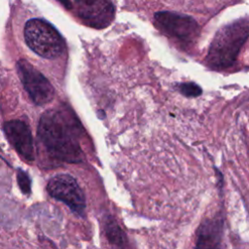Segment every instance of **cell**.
I'll return each instance as SVG.
<instances>
[{
  "label": "cell",
  "mask_w": 249,
  "mask_h": 249,
  "mask_svg": "<svg viewBox=\"0 0 249 249\" xmlns=\"http://www.w3.org/2000/svg\"><path fill=\"white\" fill-rule=\"evenodd\" d=\"M155 19L158 27L165 34L183 42H193L199 32L196 21L185 15L172 12H159L155 14Z\"/></svg>",
  "instance_id": "obj_6"
},
{
  "label": "cell",
  "mask_w": 249,
  "mask_h": 249,
  "mask_svg": "<svg viewBox=\"0 0 249 249\" xmlns=\"http://www.w3.org/2000/svg\"><path fill=\"white\" fill-rule=\"evenodd\" d=\"M7 139L17 152L28 161L34 160V146L31 131L28 125L19 120L9 121L4 124Z\"/></svg>",
  "instance_id": "obj_8"
},
{
  "label": "cell",
  "mask_w": 249,
  "mask_h": 249,
  "mask_svg": "<svg viewBox=\"0 0 249 249\" xmlns=\"http://www.w3.org/2000/svg\"><path fill=\"white\" fill-rule=\"evenodd\" d=\"M58 2H60L65 8H67V9H70V8H72V5H71V2L69 1V0H57Z\"/></svg>",
  "instance_id": "obj_13"
},
{
  "label": "cell",
  "mask_w": 249,
  "mask_h": 249,
  "mask_svg": "<svg viewBox=\"0 0 249 249\" xmlns=\"http://www.w3.org/2000/svg\"><path fill=\"white\" fill-rule=\"evenodd\" d=\"M47 190L53 197L64 202L73 212L84 214L85 196L74 177L68 174L55 175L48 182Z\"/></svg>",
  "instance_id": "obj_5"
},
{
  "label": "cell",
  "mask_w": 249,
  "mask_h": 249,
  "mask_svg": "<svg viewBox=\"0 0 249 249\" xmlns=\"http://www.w3.org/2000/svg\"><path fill=\"white\" fill-rule=\"evenodd\" d=\"M24 39L34 53L45 58L59 56L65 46L58 31L50 22L41 18H32L26 22Z\"/></svg>",
  "instance_id": "obj_3"
},
{
  "label": "cell",
  "mask_w": 249,
  "mask_h": 249,
  "mask_svg": "<svg viewBox=\"0 0 249 249\" xmlns=\"http://www.w3.org/2000/svg\"><path fill=\"white\" fill-rule=\"evenodd\" d=\"M221 228L218 221H208L201 225L196 247H216L220 240Z\"/></svg>",
  "instance_id": "obj_9"
},
{
  "label": "cell",
  "mask_w": 249,
  "mask_h": 249,
  "mask_svg": "<svg viewBox=\"0 0 249 249\" xmlns=\"http://www.w3.org/2000/svg\"><path fill=\"white\" fill-rule=\"evenodd\" d=\"M17 68L25 90L35 104L45 105L53 100L54 89L39 70L24 59L18 61Z\"/></svg>",
  "instance_id": "obj_4"
},
{
  "label": "cell",
  "mask_w": 249,
  "mask_h": 249,
  "mask_svg": "<svg viewBox=\"0 0 249 249\" xmlns=\"http://www.w3.org/2000/svg\"><path fill=\"white\" fill-rule=\"evenodd\" d=\"M80 134L81 125L70 110L52 109L40 119L38 137L48 154L57 160L70 163L84 160Z\"/></svg>",
  "instance_id": "obj_1"
},
{
  "label": "cell",
  "mask_w": 249,
  "mask_h": 249,
  "mask_svg": "<svg viewBox=\"0 0 249 249\" xmlns=\"http://www.w3.org/2000/svg\"><path fill=\"white\" fill-rule=\"evenodd\" d=\"M178 90L188 97L198 96L201 93V89L195 83H183L178 85Z\"/></svg>",
  "instance_id": "obj_11"
},
{
  "label": "cell",
  "mask_w": 249,
  "mask_h": 249,
  "mask_svg": "<svg viewBox=\"0 0 249 249\" xmlns=\"http://www.w3.org/2000/svg\"><path fill=\"white\" fill-rule=\"evenodd\" d=\"M76 12L86 24L104 28L115 16V8L109 0H74Z\"/></svg>",
  "instance_id": "obj_7"
},
{
  "label": "cell",
  "mask_w": 249,
  "mask_h": 249,
  "mask_svg": "<svg viewBox=\"0 0 249 249\" xmlns=\"http://www.w3.org/2000/svg\"><path fill=\"white\" fill-rule=\"evenodd\" d=\"M18 183L21 192L25 195H29L31 191V181L29 176L22 170L18 171Z\"/></svg>",
  "instance_id": "obj_12"
},
{
  "label": "cell",
  "mask_w": 249,
  "mask_h": 249,
  "mask_svg": "<svg viewBox=\"0 0 249 249\" xmlns=\"http://www.w3.org/2000/svg\"><path fill=\"white\" fill-rule=\"evenodd\" d=\"M248 37L247 20H239L223 27L215 36L206 56L212 68L223 69L231 66Z\"/></svg>",
  "instance_id": "obj_2"
},
{
  "label": "cell",
  "mask_w": 249,
  "mask_h": 249,
  "mask_svg": "<svg viewBox=\"0 0 249 249\" xmlns=\"http://www.w3.org/2000/svg\"><path fill=\"white\" fill-rule=\"evenodd\" d=\"M105 231L108 240L117 246H123L125 242L124 234L119 225L112 219L109 218L105 224Z\"/></svg>",
  "instance_id": "obj_10"
}]
</instances>
